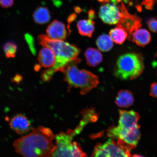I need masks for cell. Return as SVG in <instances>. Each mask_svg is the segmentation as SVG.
I'll use <instances>...</instances> for the list:
<instances>
[{"label":"cell","mask_w":157,"mask_h":157,"mask_svg":"<svg viewBox=\"0 0 157 157\" xmlns=\"http://www.w3.org/2000/svg\"><path fill=\"white\" fill-rule=\"evenodd\" d=\"M93 19L90 18L88 20H82L78 21L77 27L78 32L84 36L91 37L95 29V22Z\"/></svg>","instance_id":"obj_16"},{"label":"cell","mask_w":157,"mask_h":157,"mask_svg":"<svg viewBox=\"0 0 157 157\" xmlns=\"http://www.w3.org/2000/svg\"><path fill=\"white\" fill-rule=\"evenodd\" d=\"M144 68L142 55L129 53L119 57L115 70L117 77L124 80H133L138 78Z\"/></svg>","instance_id":"obj_4"},{"label":"cell","mask_w":157,"mask_h":157,"mask_svg":"<svg viewBox=\"0 0 157 157\" xmlns=\"http://www.w3.org/2000/svg\"><path fill=\"white\" fill-rule=\"evenodd\" d=\"M98 1L104 4L110 1V0H98Z\"/></svg>","instance_id":"obj_27"},{"label":"cell","mask_w":157,"mask_h":157,"mask_svg":"<svg viewBox=\"0 0 157 157\" xmlns=\"http://www.w3.org/2000/svg\"><path fill=\"white\" fill-rule=\"evenodd\" d=\"M130 156V150L111 139L103 144L98 143L95 146L92 155L105 157Z\"/></svg>","instance_id":"obj_7"},{"label":"cell","mask_w":157,"mask_h":157,"mask_svg":"<svg viewBox=\"0 0 157 157\" xmlns=\"http://www.w3.org/2000/svg\"><path fill=\"white\" fill-rule=\"evenodd\" d=\"M56 60L53 51L48 47H44L39 53L38 62L43 67L49 68L52 67L56 62Z\"/></svg>","instance_id":"obj_12"},{"label":"cell","mask_w":157,"mask_h":157,"mask_svg":"<svg viewBox=\"0 0 157 157\" xmlns=\"http://www.w3.org/2000/svg\"><path fill=\"white\" fill-rule=\"evenodd\" d=\"M100 50L107 52L111 50L113 46V41L109 35L103 34L98 37L96 42Z\"/></svg>","instance_id":"obj_18"},{"label":"cell","mask_w":157,"mask_h":157,"mask_svg":"<svg viewBox=\"0 0 157 157\" xmlns=\"http://www.w3.org/2000/svg\"><path fill=\"white\" fill-rule=\"evenodd\" d=\"M117 25L126 31L128 35L127 38L130 40L131 35L137 29L140 28L142 25L141 19L136 15L131 14L127 9L125 10L123 16Z\"/></svg>","instance_id":"obj_8"},{"label":"cell","mask_w":157,"mask_h":157,"mask_svg":"<svg viewBox=\"0 0 157 157\" xmlns=\"http://www.w3.org/2000/svg\"><path fill=\"white\" fill-rule=\"evenodd\" d=\"M150 33L146 29L139 28L132 33V40L137 46L144 47L151 41Z\"/></svg>","instance_id":"obj_13"},{"label":"cell","mask_w":157,"mask_h":157,"mask_svg":"<svg viewBox=\"0 0 157 157\" xmlns=\"http://www.w3.org/2000/svg\"><path fill=\"white\" fill-rule=\"evenodd\" d=\"M134 98L132 93L127 90H121L117 94L115 103L120 107L127 108L133 105Z\"/></svg>","instance_id":"obj_14"},{"label":"cell","mask_w":157,"mask_h":157,"mask_svg":"<svg viewBox=\"0 0 157 157\" xmlns=\"http://www.w3.org/2000/svg\"><path fill=\"white\" fill-rule=\"evenodd\" d=\"M150 94L152 97L157 98V82H154L151 85Z\"/></svg>","instance_id":"obj_22"},{"label":"cell","mask_w":157,"mask_h":157,"mask_svg":"<svg viewBox=\"0 0 157 157\" xmlns=\"http://www.w3.org/2000/svg\"><path fill=\"white\" fill-rule=\"evenodd\" d=\"M13 0H0V5L3 8H9L13 4Z\"/></svg>","instance_id":"obj_23"},{"label":"cell","mask_w":157,"mask_h":157,"mask_svg":"<svg viewBox=\"0 0 157 157\" xmlns=\"http://www.w3.org/2000/svg\"><path fill=\"white\" fill-rule=\"evenodd\" d=\"M10 127L17 134H25L30 130L31 124L30 121L25 116L17 114L13 117L10 122Z\"/></svg>","instance_id":"obj_10"},{"label":"cell","mask_w":157,"mask_h":157,"mask_svg":"<svg viewBox=\"0 0 157 157\" xmlns=\"http://www.w3.org/2000/svg\"><path fill=\"white\" fill-rule=\"evenodd\" d=\"M122 0H110L100 7L99 17L103 22L109 25H117L126 9Z\"/></svg>","instance_id":"obj_5"},{"label":"cell","mask_w":157,"mask_h":157,"mask_svg":"<svg viewBox=\"0 0 157 157\" xmlns=\"http://www.w3.org/2000/svg\"><path fill=\"white\" fill-rule=\"evenodd\" d=\"M148 28L151 32L157 33V19L156 18H151L147 22Z\"/></svg>","instance_id":"obj_21"},{"label":"cell","mask_w":157,"mask_h":157,"mask_svg":"<svg viewBox=\"0 0 157 157\" xmlns=\"http://www.w3.org/2000/svg\"><path fill=\"white\" fill-rule=\"evenodd\" d=\"M80 63H71L62 72L64 75V81L68 84L69 89L72 87L79 88L81 95H85L97 87L99 83V78L88 71L78 68L77 65Z\"/></svg>","instance_id":"obj_3"},{"label":"cell","mask_w":157,"mask_h":157,"mask_svg":"<svg viewBox=\"0 0 157 157\" xmlns=\"http://www.w3.org/2000/svg\"><path fill=\"white\" fill-rule=\"evenodd\" d=\"M46 33L49 38L54 40H63L67 37L65 25L57 20H55L48 25Z\"/></svg>","instance_id":"obj_11"},{"label":"cell","mask_w":157,"mask_h":157,"mask_svg":"<svg viewBox=\"0 0 157 157\" xmlns=\"http://www.w3.org/2000/svg\"><path fill=\"white\" fill-rule=\"evenodd\" d=\"M119 119L118 126L121 128L130 129L138 126L140 119L139 114L134 111L119 110Z\"/></svg>","instance_id":"obj_9"},{"label":"cell","mask_w":157,"mask_h":157,"mask_svg":"<svg viewBox=\"0 0 157 157\" xmlns=\"http://www.w3.org/2000/svg\"><path fill=\"white\" fill-rule=\"evenodd\" d=\"M33 17L35 23L39 24H44L50 21L51 16L47 8L40 7L35 10L33 13Z\"/></svg>","instance_id":"obj_17"},{"label":"cell","mask_w":157,"mask_h":157,"mask_svg":"<svg viewBox=\"0 0 157 157\" xmlns=\"http://www.w3.org/2000/svg\"><path fill=\"white\" fill-rule=\"evenodd\" d=\"M76 14H75V13H72V14H71L69 17H68V19H67V21L68 23V30H69V31L70 32V30L69 29V27H70V24L76 18Z\"/></svg>","instance_id":"obj_24"},{"label":"cell","mask_w":157,"mask_h":157,"mask_svg":"<svg viewBox=\"0 0 157 157\" xmlns=\"http://www.w3.org/2000/svg\"><path fill=\"white\" fill-rule=\"evenodd\" d=\"M88 16L89 18L93 19L95 17V12L93 9L90 10L88 12Z\"/></svg>","instance_id":"obj_25"},{"label":"cell","mask_w":157,"mask_h":157,"mask_svg":"<svg viewBox=\"0 0 157 157\" xmlns=\"http://www.w3.org/2000/svg\"><path fill=\"white\" fill-rule=\"evenodd\" d=\"M109 35L113 42L119 44H122L128 36L127 33L124 29L118 27L111 29Z\"/></svg>","instance_id":"obj_19"},{"label":"cell","mask_w":157,"mask_h":157,"mask_svg":"<svg viewBox=\"0 0 157 157\" xmlns=\"http://www.w3.org/2000/svg\"><path fill=\"white\" fill-rule=\"evenodd\" d=\"M39 44L44 47L50 48L56 56V62L52 67L43 73L42 79L48 81L55 73L63 71L68 64L75 62H80L78 58L81 50L74 44L65 42L63 40H54L49 38L47 35H40L38 37Z\"/></svg>","instance_id":"obj_2"},{"label":"cell","mask_w":157,"mask_h":157,"mask_svg":"<svg viewBox=\"0 0 157 157\" xmlns=\"http://www.w3.org/2000/svg\"><path fill=\"white\" fill-rule=\"evenodd\" d=\"M17 50V45L13 42H7L3 47L6 57L8 58H14Z\"/></svg>","instance_id":"obj_20"},{"label":"cell","mask_w":157,"mask_h":157,"mask_svg":"<svg viewBox=\"0 0 157 157\" xmlns=\"http://www.w3.org/2000/svg\"><path fill=\"white\" fill-rule=\"evenodd\" d=\"M75 11L76 13H79L82 11V9L79 7H74Z\"/></svg>","instance_id":"obj_26"},{"label":"cell","mask_w":157,"mask_h":157,"mask_svg":"<svg viewBox=\"0 0 157 157\" xmlns=\"http://www.w3.org/2000/svg\"><path fill=\"white\" fill-rule=\"evenodd\" d=\"M55 136L50 128L43 126L33 129L29 134L14 141L16 152L27 157H50L56 149Z\"/></svg>","instance_id":"obj_1"},{"label":"cell","mask_w":157,"mask_h":157,"mask_svg":"<svg viewBox=\"0 0 157 157\" xmlns=\"http://www.w3.org/2000/svg\"><path fill=\"white\" fill-rule=\"evenodd\" d=\"M85 56L88 66L95 67L101 63L103 59L102 55L99 50L94 48L87 49Z\"/></svg>","instance_id":"obj_15"},{"label":"cell","mask_w":157,"mask_h":157,"mask_svg":"<svg viewBox=\"0 0 157 157\" xmlns=\"http://www.w3.org/2000/svg\"><path fill=\"white\" fill-rule=\"evenodd\" d=\"M140 126L130 129L121 128L118 126L113 127L108 129L107 135L112 139L120 140L129 150L136 147L140 137Z\"/></svg>","instance_id":"obj_6"}]
</instances>
